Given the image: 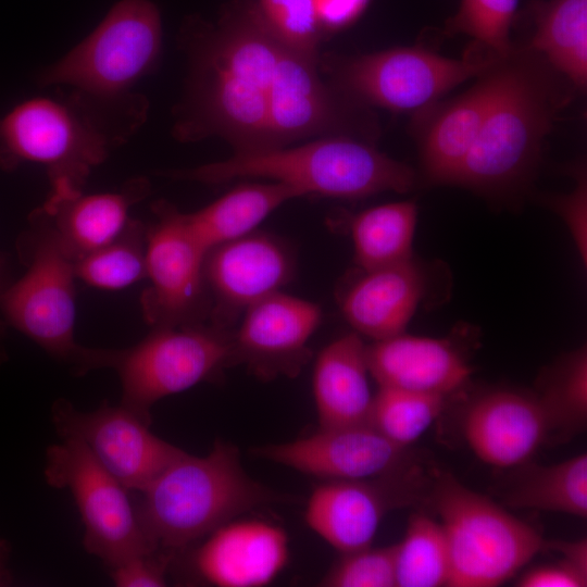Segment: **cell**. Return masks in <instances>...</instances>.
<instances>
[{"mask_svg":"<svg viewBox=\"0 0 587 587\" xmlns=\"http://www.w3.org/2000/svg\"><path fill=\"white\" fill-rule=\"evenodd\" d=\"M407 449L363 424L319 427L309 436L259 446L252 452L326 482L372 479L396 473L405 466Z\"/></svg>","mask_w":587,"mask_h":587,"instance_id":"obj_15","label":"cell"},{"mask_svg":"<svg viewBox=\"0 0 587 587\" xmlns=\"http://www.w3.org/2000/svg\"><path fill=\"white\" fill-rule=\"evenodd\" d=\"M547 412L550 437L580 433L587 423V352L580 348L558 369L539 397Z\"/></svg>","mask_w":587,"mask_h":587,"instance_id":"obj_33","label":"cell"},{"mask_svg":"<svg viewBox=\"0 0 587 587\" xmlns=\"http://www.w3.org/2000/svg\"><path fill=\"white\" fill-rule=\"evenodd\" d=\"M423 268L412 258L363 271L344 294L340 307L347 322L375 341L403 333L425 295Z\"/></svg>","mask_w":587,"mask_h":587,"instance_id":"obj_23","label":"cell"},{"mask_svg":"<svg viewBox=\"0 0 587 587\" xmlns=\"http://www.w3.org/2000/svg\"><path fill=\"white\" fill-rule=\"evenodd\" d=\"M171 176L203 184L236 178H268L308 195L357 199L383 191L408 192L415 172L369 143L330 135L296 147L235 151L224 160Z\"/></svg>","mask_w":587,"mask_h":587,"instance_id":"obj_4","label":"cell"},{"mask_svg":"<svg viewBox=\"0 0 587 587\" xmlns=\"http://www.w3.org/2000/svg\"><path fill=\"white\" fill-rule=\"evenodd\" d=\"M248 9L278 42L317 61L322 29L313 0H252Z\"/></svg>","mask_w":587,"mask_h":587,"instance_id":"obj_34","label":"cell"},{"mask_svg":"<svg viewBox=\"0 0 587 587\" xmlns=\"http://www.w3.org/2000/svg\"><path fill=\"white\" fill-rule=\"evenodd\" d=\"M18 251L26 272L0 298L8 323L75 375L108 369L111 349L84 347L75 340V261L41 207L30 214Z\"/></svg>","mask_w":587,"mask_h":587,"instance_id":"obj_6","label":"cell"},{"mask_svg":"<svg viewBox=\"0 0 587 587\" xmlns=\"http://www.w3.org/2000/svg\"><path fill=\"white\" fill-rule=\"evenodd\" d=\"M545 549L559 552L564 561L587 573V540L585 538L574 541H546Z\"/></svg>","mask_w":587,"mask_h":587,"instance_id":"obj_41","label":"cell"},{"mask_svg":"<svg viewBox=\"0 0 587 587\" xmlns=\"http://www.w3.org/2000/svg\"><path fill=\"white\" fill-rule=\"evenodd\" d=\"M10 551L9 542L0 538V586H4L10 582V573L8 570Z\"/></svg>","mask_w":587,"mask_h":587,"instance_id":"obj_42","label":"cell"},{"mask_svg":"<svg viewBox=\"0 0 587 587\" xmlns=\"http://www.w3.org/2000/svg\"><path fill=\"white\" fill-rule=\"evenodd\" d=\"M139 492L143 530L155 548L170 553L242 513L283 500L247 474L233 444L220 440L204 457L185 451Z\"/></svg>","mask_w":587,"mask_h":587,"instance_id":"obj_3","label":"cell"},{"mask_svg":"<svg viewBox=\"0 0 587 587\" xmlns=\"http://www.w3.org/2000/svg\"><path fill=\"white\" fill-rule=\"evenodd\" d=\"M151 209L155 221L147 226L150 286L140 299L143 317L152 328L208 322L210 300L203 273L208 250L186 213L164 200Z\"/></svg>","mask_w":587,"mask_h":587,"instance_id":"obj_12","label":"cell"},{"mask_svg":"<svg viewBox=\"0 0 587 587\" xmlns=\"http://www.w3.org/2000/svg\"><path fill=\"white\" fill-rule=\"evenodd\" d=\"M51 420L62 439L83 442L128 490L141 491L185 452L150 432L149 424L122 404L103 401L85 412L58 399L51 408Z\"/></svg>","mask_w":587,"mask_h":587,"instance_id":"obj_13","label":"cell"},{"mask_svg":"<svg viewBox=\"0 0 587 587\" xmlns=\"http://www.w3.org/2000/svg\"><path fill=\"white\" fill-rule=\"evenodd\" d=\"M143 96L123 101L91 99L78 91L25 100L0 117V166L22 163L46 167L48 198L83 192L91 171L143 123Z\"/></svg>","mask_w":587,"mask_h":587,"instance_id":"obj_2","label":"cell"},{"mask_svg":"<svg viewBox=\"0 0 587 587\" xmlns=\"http://www.w3.org/2000/svg\"><path fill=\"white\" fill-rule=\"evenodd\" d=\"M505 502L516 509L587 516V454L560 463L527 465L505 492Z\"/></svg>","mask_w":587,"mask_h":587,"instance_id":"obj_28","label":"cell"},{"mask_svg":"<svg viewBox=\"0 0 587 587\" xmlns=\"http://www.w3.org/2000/svg\"><path fill=\"white\" fill-rule=\"evenodd\" d=\"M501 59L483 73L469 90L438 109L423 130L420 157L430 184L457 185L496 93Z\"/></svg>","mask_w":587,"mask_h":587,"instance_id":"obj_22","label":"cell"},{"mask_svg":"<svg viewBox=\"0 0 587 587\" xmlns=\"http://www.w3.org/2000/svg\"><path fill=\"white\" fill-rule=\"evenodd\" d=\"M294 268L290 252L267 234L252 232L212 247L203 266L208 322L232 329L249 307L280 291L292 278Z\"/></svg>","mask_w":587,"mask_h":587,"instance_id":"obj_14","label":"cell"},{"mask_svg":"<svg viewBox=\"0 0 587 587\" xmlns=\"http://www.w3.org/2000/svg\"><path fill=\"white\" fill-rule=\"evenodd\" d=\"M517 7L519 0H461L447 30L465 34L504 59L513 51L510 30Z\"/></svg>","mask_w":587,"mask_h":587,"instance_id":"obj_35","label":"cell"},{"mask_svg":"<svg viewBox=\"0 0 587 587\" xmlns=\"http://www.w3.org/2000/svg\"><path fill=\"white\" fill-rule=\"evenodd\" d=\"M415 478L402 469L372 479L323 482L309 497L305 522L341 553L369 547L385 515L410 502Z\"/></svg>","mask_w":587,"mask_h":587,"instance_id":"obj_16","label":"cell"},{"mask_svg":"<svg viewBox=\"0 0 587 587\" xmlns=\"http://www.w3.org/2000/svg\"><path fill=\"white\" fill-rule=\"evenodd\" d=\"M4 289H5V288L2 287L1 280H0V298H1V295H2V292H3ZM1 330H2V329H1V322H0V334H1Z\"/></svg>","mask_w":587,"mask_h":587,"instance_id":"obj_43","label":"cell"},{"mask_svg":"<svg viewBox=\"0 0 587 587\" xmlns=\"http://www.w3.org/2000/svg\"><path fill=\"white\" fill-rule=\"evenodd\" d=\"M162 22L150 0H121L78 45L38 75L40 86H59L91 99L120 101L155 66Z\"/></svg>","mask_w":587,"mask_h":587,"instance_id":"obj_8","label":"cell"},{"mask_svg":"<svg viewBox=\"0 0 587 587\" xmlns=\"http://www.w3.org/2000/svg\"><path fill=\"white\" fill-rule=\"evenodd\" d=\"M43 475L49 486L71 492L85 528L84 548L108 567L160 550L146 535L128 489L79 440L63 438L50 446Z\"/></svg>","mask_w":587,"mask_h":587,"instance_id":"obj_11","label":"cell"},{"mask_svg":"<svg viewBox=\"0 0 587 587\" xmlns=\"http://www.w3.org/2000/svg\"><path fill=\"white\" fill-rule=\"evenodd\" d=\"M321 323L313 302L274 292L249 307L232 329L230 363L245 364L257 376H296L310 358L309 340Z\"/></svg>","mask_w":587,"mask_h":587,"instance_id":"obj_17","label":"cell"},{"mask_svg":"<svg viewBox=\"0 0 587 587\" xmlns=\"http://www.w3.org/2000/svg\"><path fill=\"white\" fill-rule=\"evenodd\" d=\"M551 205L566 224L578 254L587 261V182L580 173L575 188L563 196L554 197Z\"/></svg>","mask_w":587,"mask_h":587,"instance_id":"obj_38","label":"cell"},{"mask_svg":"<svg viewBox=\"0 0 587 587\" xmlns=\"http://www.w3.org/2000/svg\"><path fill=\"white\" fill-rule=\"evenodd\" d=\"M464 436L483 462L498 467L526 463L550 437L540 398L510 390L482 396L466 412Z\"/></svg>","mask_w":587,"mask_h":587,"instance_id":"obj_20","label":"cell"},{"mask_svg":"<svg viewBox=\"0 0 587 587\" xmlns=\"http://www.w3.org/2000/svg\"><path fill=\"white\" fill-rule=\"evenodd\" d=\"M328 587H396L395 545H372L342 557L322 580Z\"/></svg>","mask_w":587,"mask_h":587,"instance_id":"obj_36","label":"cell"},{"mask_svg":"<svg viewBox=\"0 0 587 587\" xmlns=\"http://www.w3.org/2000/svg\"><path fill=\"white\" fill-rule=\"evenodd\" d=\"M366 346L357 333L327 345L317 355L312 379L320 427L369 424L373 396Z\"/></svg>","mask_w":587,"mask_h":587,"instance_id":"obj_24","label":"cell"},{"mask_svg":"<svg viewBox=\"0 0 587 587\" xmlns=\"http://www.w3.org/2000/svg\"><path fill=\"white\" fill-rule=\"evenodd\" d=\"M190 74L175 136H220L235 151L264 149L278 42L248 9L217 27L191 20L183 32Z\"/></svg>","mask_w":587,"mask_h":587,"instance_id":"obj_1","label":"cell"},{"mask_svg":"<svg viewBox=\"0 0 587 587\" xmlns=\"http://www.w3.org/2000/svg\"><path fill=\"white\" fill-rule=\"evenodd\" d=\"M500 60L451 59L421 47H397L336 61L333 88L354 100L390 111L424 109L463 82L480 76Z\"/></svg>","mask_w":587,"mask_h":587,"instance_id":"obj_10","label":"cell"},{"mask_svg":"<svg viewBox=\"0 0 587 587\" xmlns=\"http://www.w3.org/2000/svg\"><path fill=\"white\" fill-rule=\"evenodd\" d=\"M434 502L449 547L450 587L498 586L545 549L533 526L451 474L436 480Z\"/></svg>","mask_w":587,"mask_h":587,"instance_id":"obj_7","label":"cell"},{"mask_svg":"<svg viewBox=\"0 0 587 587\" xmlns=\"http://www.w3.org/2000/svg\"><path fill=\"white\" fill-rule=\"evenodd\" d=\"M170 557V552L160 550L136 554L109 566V574L117 587L165 586Z\"/></svg>","mask_w":587,"mask_h":587,"instance_id":"obj_37","label":"cell"},{"mask_svg":"<svg viewBox=\"0 0 587 587\" xmlns=\"http://www.w3.org/2000/svg\"><path fill=\"white\" fill-rule=\"evenodd\" d=\"M447 397L378 386L369 424L392 444L408 448L440 415Z\"/></svg>","mask_w":587,"mask_h":587,"instance_id":"obj_32","label":"cell"},{"mask_svg":"<svg viewBox=\"0 0 587 587\" xmlns=\"http://www.w3.org/2000/svg\"><path fill=\"white\" fill-rule=\"evenodd\" d=\"M289 559V538L261 520H232L208 535L193 555L198 575L218 587H261L272 583Z\"/></svg>","mask_w":587,"mask_h":587,"instance_id":"obj_19","label":"cell"},{"mask_svg":"<svg viewBox=\"0 0 587 587\" xmlns=\"http://www.w3.org/2000/svg\"><path fill=\"white\" fill-rule=\"evenodd\" d=\"M520 587H585L587 573L561 559L557 563L535 567L524 574Z\"/></svg>","mask_w":587,"mask_h":587,"instance_id":"obj_39","label":"cell"},{"mask_svg":"<svg viewBox=\"0 0 587 587\" xmlns=\"http://www.w3.org/2000/svg\"><path fill=\"white\" fill-rule=\"evenodd\" d=\"M230 334L209 322L158 327L130 348L112 349L109 369L120 377L121 404L150 425L155 402L232 365Z\"/></svg>","mask_w":587,"mask_h":587,"instance_id":"obj_9","label":"cell"},{"mask_svg":"<svg viewBox=\"0 0 587 587\" xmlns=\"http://www.w3.org/2000/svg\"><path fill=\"white\" fill-rule=\"evenodd\" d=\"M299 197H304L300 190L280 182L243 184L186 216L209 250L252 233L277 208Z\"/></svg>","mask_w":587,"mask_h":587,"instance_id":"obj_26","label":"cell"},{"mask_svg":"<svg viewBox=\"0 0 587 587\" xmlns=\"http://www.w3.org/2000/svg\"><path fill=\"white\" fill-rule=\"evenodd\" d=\"M322 32L339 30L355 22L367 8L370 0H313Z\"/></svg>","mask_w":587,"mask_h":587,"instance_id":"obj_40","label":"cell"},{"mask_svg":"<svg viewBox=\"0 0 587 587\" xmlns=\"http://www.w3.org/2000/svg\"><path fill=\"white\" fill-rule=\"evenodd\" d=\"M149 192L148 179L135 177L118 191L47 198L41 208L51 216L65 251L76 261L114 240L129 222L132 207Z\"/></svg>","mask_w":587,"mask_h":587,"instance_id":"obj_25","label":"cell"},{"mask_svg":"<svg viewBox=\"0 0 587 587\" xmlns=\"http://www.w3.org/2000/svg\"><path fill=\"white\" fill-rule=\"evenodd\" d=\"M339 92L321 79L317 61L280 43L272 86L266 148L312 136H330L345 128Z\"/></svg>","mask_w":587,"mask_h":587,"instance_id":"obj_18","label":"cell"},{"mask_svg":"<svg viewBox=\"0 0 587 587\" xmlns=\"http://www.w3.org/2000/svg\"><path fill=\"white\" fill-rule=\"evenodd\" d=\"M371 376L378 386L448 397L471 375L461 352L447 339L404 335L366 346Z\"/></svg>","mask_w":587,"mask_h":587,"instance_id":"obj_21","label":"cell"},{"mask_svg":"<svg viewBox=\"0 0 587 587\" xmlns=\"http://www.w3.org/2000/svg\"><path fill=\"white\" fill-rule=\"evenodd\" d=\"M396 587L448 586L450 554L441 523L425 514L410 517L395 545Z\"/></svg>","mask_w":587,"mask_h":587,"instance_id":"obj_30","label":"cell"},{"mask_svg":"<svg viewBox=\"0 0 587 587\" xmlns=\"http://www.w3.org/2000/svg\"><path fill=\"white\" fill-rule=\"evenodd\" d=\"M530 50L575 87L587 85V0H548L535 9Z\"/></svg>","mask_w":587,"mask_h":587,"instance_id":"obj_27","label":"cell"},{"mask_svg":"<svg viewBox=\"0 0 587 587\" xmlns=\"http://www.w3.org/2000/svg\"><path fill=\"white\" fill-rule=\"evenodd\" d=\"M555 73L530 49L501 59L498 88L457 185L495 192L529 176L564 100Z\"/></svg>","mask_w":587,"mask_h":587,"instance_id":"obj_5","label":"cell"},{"mask_svg":"<svg viewBox=\"0 0 587 587\" xmlns=\"http://www.w3.org/2000/svg\"><path fill=\"white\" fill-rule=\"evenodd\" d=\"M416 223L417 207L413 201L385 203L360 212L350 222L355 263L369 271L412 258Z\"/></svg>","mask_w":587,"mask_h":587,"instance_id":"obj_29","label":"cell"},{"mask_svg":"<svg viewBox=\"0 0 587 587\" xmlns=\"http://www.w3.org/2000/svg\"><path fill=\"white\" fill-rule=\"evenodd\" d=\"M147 225L130 218L108 245L75 261L76 278L107 290L128 287L147 278Z\"/></svg>","mask_w":587,"mask_h":587,"instance_id":"obj_31","label":"cell"}]
</instances>
